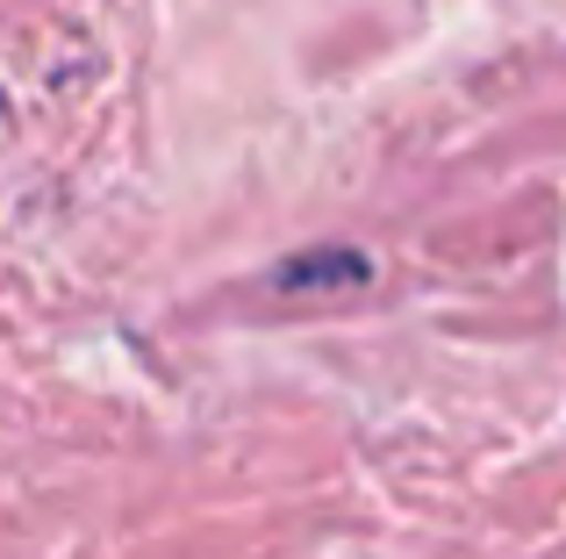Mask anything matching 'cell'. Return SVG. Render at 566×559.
I'll return each mask as SVG.
<instances>
[{
  "instance_id": "1",
  "label": "cell",
  "mask_w": 566,
  "mask_h": 559,
  "mask_svg": "<svg viewBox=\"0 0 566 559\" xmlns=\"http://www.w3.org/2000/svg\"><path fill=\"white\" fill-rule=\"evenodd\" d=\"M374 273L359 252H302L294 266H280L273 273V287L280 294H308V287H359V280Z\"/></svg>"
}]
</instances>
